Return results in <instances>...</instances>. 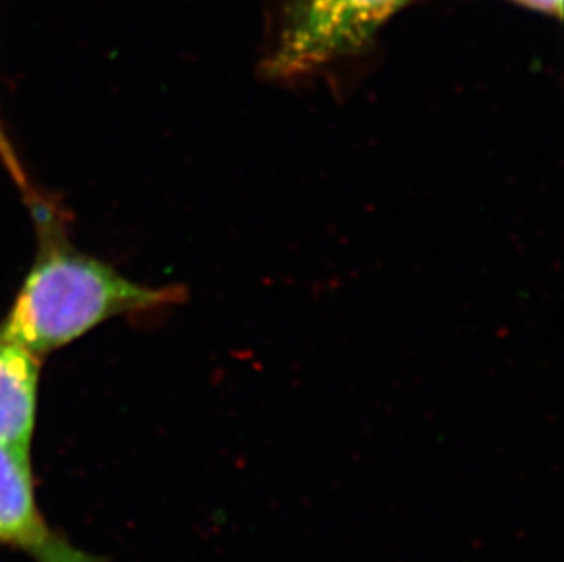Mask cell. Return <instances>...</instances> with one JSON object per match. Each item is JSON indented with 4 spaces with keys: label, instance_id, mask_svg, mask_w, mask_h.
I'll list each match as a JSON object with an SVG mask.
<instances>
[{
    "label": "cell",
    "instance_id": "cell-3",
    "mask_svg": "<svg viewBox=\"0 0 564 562\" xmlns=\"http://www.w3.org/2000/svg\"><path fill=\"white\" fill-rule=\"evenodd\" d=\"M0 544L35 562H99L80 552L46 522L35 499L28 456L0 444Z\"/></svg>",
    "mask_w": 564,
    "mask_h": 562
},
{
    "label": "cell",
    "instance_id": "cell-6",
    "mask_svg": "<svg viewBox=\"0 0 564 562\" xmlns=\"http://www.w3.org/2000/svg\"><path fill=\"white\" fill-rule=\"evenodd\" d=\"M517 2H522L535 10L546 11V13H555V15H561V8H563V0H517Z\"/></svg>",
    "mask_w": 564,
    "mask_h": 562
},
{
    "label": "cell",
    "instance_id": "cell-5",
    "mask_svg": "<svg viewBox=\"0 0 564 562\" xmlns=\"http://www.w3.org/2000/svg\"><path fill=\"white\" fill-rule=\"evenodd\" d=\"M0 161L4 163L6 169L10 172V175L13 177V181H15L17 186L21 188L30 210L39 207V205H43V203H46L43 197H41V194L33 191V186L30 185V180H28L26 172L22 170L21 161L17 158L15 150H13L10 141H8L4 127H2V121H0Z\"/></svg>",
    "mask_w": 564,
    "mask_h": 562
},
{
    "label": "cell",
    "instance_id": "cell-4",
    "mask_svg": "<svg viewBox=\"0 0 564 562\" xmlns=\"http://www.w3.org/2000/svg\"><path fill=\"white\" fill-rule=\"evenodd\" d=\"M43 358L0 333V444L30 458Z\"/></svg>",
    "mask_w": 564,
    "mask_h": 562
},
{
    "label": "cell",
    "instance_id": "cell-1",
    "mask_svg": "<svg viewBox=\"0 0 564 562\" xmlns=\"http://www.w3.org/2000/svg\"><path fill=\"white\" fill-rule=\"evenodd\" d=\"M32 214L39 227L37 256L0 322V333L41 358L110 320L165 307L180 296L172 287L128 280L75 249L50 205Z\"/></svg>",
    "mask_w": 564,
    "mask_h": 562
},
{
    "label": "cell",
    "instance_id": "cell-2",
    "mask_svg": "<svg viewBox=\"0 0 564 562\" xmlns=\"http://www.w3.org/2000/svg\"><path fill=\"white\" fill-rule=\"evenodd\" d=\"M410 0H285L271 69L293 75L362 48Z\"/></svg>",
    "mask_w": 564,
    "mask_h": 562
}]
</instances>
